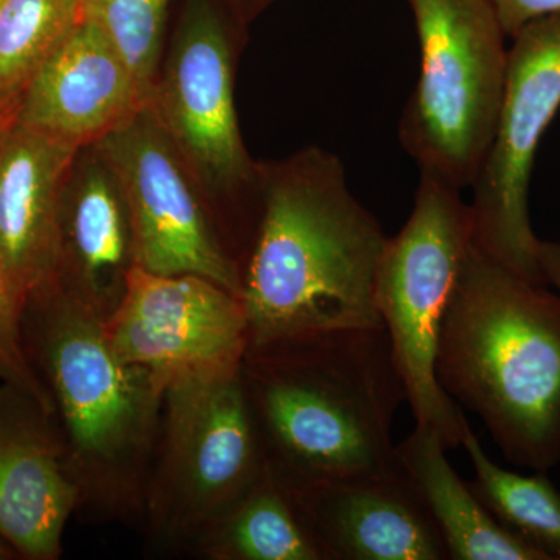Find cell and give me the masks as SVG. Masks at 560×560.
Wrapping results in <instances>:
<instances>
[{"instance_id":"1","label":"cell","mask_w":560,"mask_h":560,"mask_svg":"<svg viewBox=\"0 0 560 560\" xmlns=\"http://www.w3.org/2000/svg\"><path fill=\"white\" fill-rule=\"evenodd\" d=\"M259 201L242 265L248 346L383 324L375 290L388 237L337 156L308 150L260 167Z\"/></svg>"},{"instance_id":"4","label":"cell","mask_w":560,"mask_h":560,"mask_svg":"<svg viewBox=\"0 0 560 560\" xmlns=\"http://www.w3.org/2000/svg\"><path fill=\"white\" fill-rule=\"evenodd\" d=\"M22 331L54 404L80 510L143 518L167 382L121 360L105 320L57 282L25 302Z\"/></svg>"},{"instance_id":"18","label":"cell","mask_w":560,"mask_h":560,"mask_svg":"<svg viewBox=\"0 0 560 560\" xmlns=\"http://www.w3.org/2000/svg\"><path fill=\"white\" fill-rule=\"evenodd\" d=\"M190 551L208 560H323L268 467L202 530Z\"/></svg>"},{"instance_id":"16","label":"cell","mask_w":560,"mask_h":560,"mask_svg":"<svg viewBox=\"0 0 560 560\" xmlns=\"http://www.w3.org/2000/svg\"><path fill=\"white\" fill-rule=\"evenodd\" d=\"M98 161L62 195L57 283L106 320L119 307L136 256L119 183Z\"/></svg>"},{"instance_id":"5","label":"cell","mask_w":560,"mask_h":560,"mask_svg":"<svg viewBox=\"0 0 560 560\" xmlns=\"http://www.w3.org/2000/svg\"><path fill=\"white\" fill-rule=\"evenodd\" d=\"M415 18L420 73L399 124L420 175L469 189L503 101L508 35L493 0H405Z\"/></svg>"},{"instance_id":"25","label":"cell","mask_w":560,"mask_h":560,"mask_svg":"<svg viewBox=\"0 0 560 560\" xmlns=\"http://www.w3.org/2000/svg\"><path fill=\"white\" fill-rule=\"evenodd\" d=\"M18 105H20V95L0 102V142L16 121Z\"/></svg>"},{"instance_id":"2","label":"cell","mask_w":560,"mask_h":560,"mask_svg":"<svg viewBox=\"0 0 560 560\" xmlns=\"http://www.w3.org/2000/svg\"><path fill=\"white\" fill-rule=\"evenodd\" d=\"M241 375L283 488L397 466L393 423L407 394L383 324L248 346Z\"/></svg>"},{"instance_id":"27","label":"cell","mask_w":560,"mask_h":560,"mask_svg":"<svg viewBox=\"0 0 560 560\" xmlns=\"http://www.w3.org/2000/svg\"><path fill=\"white\" fill-rule=\"evenodd\" d=\"M11 559H18L16 552L11 550L9 545L5 544V541L0 540V560H11Z\"/></svg>"},{"instance_id":"8","label":"cell","mask_w":560,"mask_h":560,"mask_svg":"<svg viewBox=\"0 0 560 560\" xmlns=\"http://www.w3.org/2000/svg\"><path fill=\"white\" fill-rule=\"evenodd\" d=\"M560 108V14L512 36L503 101L488 153L470 189L471 246L545 283L540 241L529 219V183L545 131Z\"/></svg>"},{"instance_id":"3","label":"cell","mask_w":560,"mask_h":560,"mask_svg":"<svg viewBox=\"0 0 560 560\" xmlns=\"http://www.w3.org/2000/svg\"><path fill=\"white\" fill-rule=\"evenodd\" d=\"M471 246L442 319L436 378L504 458L560 463V294Z\"/></svg>"},{"instance_id":"11","label":"cell","mask_w":560,"mask_h":560,"mask_svg":"<svg viewBox=\"0 0 560 560\" xmlns=\"http://www.w3.org/2000/svg\"><path fill=\"white\" fill-rule=\"evenodd\" d=\"M117 355L165 382L186 372L241 364L248 319L237 294L197 275L131 268L119 307L105 320Z\"/></svg>"},{"instance_id":"17","label":"cell","mask_w":560,"mask_h":560,"mask_svg":"<svg viewBox=\"0 0 560 560\" xmlns=\"http://www.w3.org/2000/svg\"><path fill=\"white\" fill-rule=\"evenodd\" d=\"M445 445L430 427L396 444V459L429 510L451 560H552L501 525L460 480L445 456Z\"/></svg>"},{"instance_id":"9","label":"cell","mask_w":560,"mask_h":560,"mask_svg":"<svg viewBox=\"0 0 560 560\" xmlns=\"http://www.w3.org/2000/svg\"><path fill=\"white\" fill-rule=\"evenodd\" d=\"M95 143L127 202L136 265L156 275L201 276L242 300L241 267L210 224L150 102Z\"/></svg>"},{"instance_id":"10","label":"cell","mask_w":560,"mask_h":560,"mask_svg":"<svg viewBox=\"0 0 560 560\" xmlns=\"http://www.w3.org/2000/svg\"><path fill=\"white\" fill-rule=\"evenodd\" d=\"M231 40L215 0H186L164 77L150 95L180 156L220 194L259 187L238 128Z\"/></svg>"},{"instance_id":"12","label":"cell","mask_w":560,"mask_h":560,"mask_svg":"<svg viewBox=\"0 0 560 560\" xmlns=\"http://www.w3.org/2000/svg\"><path fill=\"white\" fill-rule=\"evenodd\" d=\"M283 489L323 560L448 559L440 530L399 463L389 470Z\"/></svg>"},{"instance_id":"24","label":"cell","mask_w":560,"mask_h":560,"mask_svg":"<svg viewBox=\"0 0 560 560\" xmlns=\"http://www.w3.org/2000/svg\"><path fill=\"white\" fill-rule=\"evenodd\" d=\"M539 264L541 275L560 294V243L540 241Z\"/></svg>"},{"instance_id":"21","label":"cell","mask_w":560,"mask_h":560,"mask_svg":"<svg viewBox=\"0 0 560 560\" xmlns=\"http://www.w3.org/2000/svg\"><path fill=\"white\" fill-rule=\"evenodd\" d=\"M172 0H88L86 11L102 25L140 90L151 95L162 36Z\"/></svg>"},{"instance_id":"22","label":"cell","mask_w":560,"mask_h":560,"mask_svg":"<svg viewBox=\"0 0 560 560\" xmlns=\"http://www.w3.org/2000/svg\"><path fill=\"white\" fill-rule=\"evenodd\" d=\"M25 302L0 256V382L25 390L55 412L49 390L40 381L25 350L22 331Z\"/></svg>"},{"instance_id":"28","label":"cell","mask_w":560,"mask_h":560,"mask_svg":"<svg viewBox=\"0 0 560 560\" xmlns=\"http://www.w3.org/2000/svg\"><path fill=\"white\" fill-rule=\"evenodd\" d=\"M0 102H2V101H0Z\"/></svg>"},{"instance_id":"6","label":"cell","mask_w":560,"mask_h":560,"mask_svg":"<svg viewBox=\"0 0 560 560\" xmlns=\"http://www.w3.org/2000/svg\"><path fill=\"white\" fill-rule=\"evenodd\" d=\"M267 470L241 364L176 375L165 388L143 521L151 540L186 550Z\"/></svg>"},{"instance_id":"23","label":"cell","mask_w":560,"mask_h":560,"mask_svg":"<svg viewBox=\"0 0 560 560\" xmlns=\"http://www.w3.org/2000/svg\"><path fill=\"white\" fill-rule=\"evenodd\" d=\"M493 5L508 38L529 22L560 14V0H493Z\"/></svg>"},{"instance_id":"15","label":"cell","mask_w":560,"mask_h":560,"mask_svg":"<svg viewBox=\"0 0 560 560\" xmlns=\"http://www.w3.org/2000/svg\"><path fill=\"white\" fill-rule=\"evenodd\" d=\"M79 149L18 121L0 142V256L25 301L57 282L65 179Z\"/></svg>"},{"instance_id":"13","label":"cell","mask_w":560,"mask_h":560,"mask_svg":"<svg viewBox=\"0 0 560 560\" xmlns=\"http://www.w3.org/2000/svg\"><path fill=\"white\" fill-rule=\"evenodd\" d=\"M80 504L57 416L0 382V540L18 559H60L66 525Z\"/></svg>"},{"instance_id":"19","label":"cell","mask_w":560,"mask_h":560,"mask_svg":"<svg viewBox=\"0 0 560 560\" xmlns=\"http://www.w3.org/2000/svg\"><path fill=\"white\" fill-rule=\"evenodd\" d=\"M460 445L475 471L470 489L493 517L552 560H560V490L544 471L521 475L497 466L469 423L464 427Z\"/></svg>"},{"instance_id":"7","label":"cell","mask_w":560,"mask_h":560,"mask_svg":"<svg viewBox=\"0 0 560 560\" xmlns=\"http://www.w3.org/2000/svg\"><path fill=\"white\" fill-rule=\"evenodd\" d=\"M460 194L420 175L407 223L386 242L375 290L416 425L436 431L447 451L459 447L469 423L436 378L442 319L471 248L469 202Z\"/></svg>"},{"instance_id":"26","label":"cell","mask_w":560,"mask_h":560,"mask_svg":"<svg viewBox=\"0 0 560 560\" xmlns=\"http://www.w3.org/2000/svg\"><path fill=\"white\" fill-rule=\"evenodd\" d=\"M271 2L272 0H230L232 9L237 11L238 16L246 18V20L253 14L259 13Z\"/></svg>"},{"instance_id":"20","label":"cell","mask_w":560,"mask_h":560,"mask_svg":"<svg viewBox=\"0 0 560 560\" xmlns=\"http://www.w3.org/2000/svg\"><path fill=\"white\" fill-rule=\"evenodd\" d=\"M88 0H0V101L21 94Z\"/></svg>"},{"instance_id":"14","label":"cell","mask_w":560,"mask_h":560,"mask_svg":"<svg viewBox=\"0 0 560 560\" xmlns=\"http://www.w3.org/2000/svg\"><path fill=\"white\" fill-rule=\"evenodd\" d=\"M149 102L84 7L22 88L16 121L81 147L97 142Z\"/></svg>"}]
</instances>
